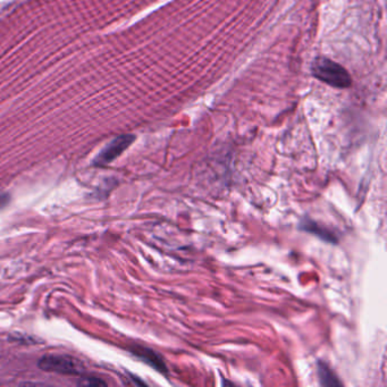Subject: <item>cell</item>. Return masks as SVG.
I'll return each mask as SVG.
<instances>
[{"label":"cell","instance_id":"cell-6","mask_svg":"<svg viewBox=\"0 0 387 387\" xmlns=\"http://www.w3.org/2000/svg\"><path fill=\"white\" fill-rule=\"evenodd\" d=\"M317 369H318V377H319L320 385L327 387H340L343 385L342 384V381L338 379L336 374L323 361L318 362Z\"/></svg>","mask_w":387,"mask_h":387},{"label":"cell","instance_id":"cell-4","mask_svg":"<svg viewBox=\"0 0 387 387\" xmlns=\"http://www.w3.org/2000/svg\"><path fill=\"white\" fill-rule=\"evenodd\" d=\"M129 350L137 358L141 359L150 367H153V369L157 370L158 373L165 376L168 375L167 366L165 364L164 359L162 355L153 351V349H149L146 346L134 345Z\"/></svg>","mask_w":387,"mask_h":387},{"label":"cell","instance_id":"cell-3","mask_svg":"<svg viewBox=\"0 0 387 387\" xmlns=\"http://www.w3.org/2000/svg\"><path fill=\"white\" fill-rule=\"evenodd\" d=\"M134 139V135L129 134L120 135L118 138L115 139L99 153V156L94 160V165L96 166H103V165L112 163L133 144Z\"/></svg>","mask_w":387,"mask_h":387},{"label":"cell","instance_id":"cell-7","mask_svg":"<svg viewBox=\"0 0 387 387\" xmlns=\"http://www.w3.org/2000/svg\"><path fill=\"white\" fill-rule=\"evenodd\" d=\"M79 385L81 386H106V381L98 377H84L79 381Z\"/></svg>","mask_w":387,"mask_h":387},{"label":"cell","instance_id":"cell-2","mask_svg":"<svg viewBox=\"0 0 387 387\" xmlns=\"http://www.w3.org/2000/svg\"><path fill=\"white\" fill-rule=\"evenodd\" d=\"M39 367L44 372L62 375H80L84 369V367L77 359L63 355H44L39 361Z\"/></svg>","mask_w":387,"mask_h":387},{"label":"cell","instance_id":"cell-1","mask_svg":"<svg viewBox=\"0 0 387 387\" xmlns=\"http://www.w3.org/2000/svg\"><path fill=\"white\" fill-rule=\"evenodd\" d=\"M312 74L317 79L334 88H349L352 83L351 77L345 68L325 57H319L315 61Z\"/></svg>","mask_w":387,"mask_h":387},{"label":"cell","instance_id":"cell-5","mask_svg":"<svg viewBox=\"0 0 387 387\" xmlns=\"http://www.w3.org/2000/svg\"><path fill=\"white\" fill-rule=\"evenodd\" d=\"M300 229L310 233V234L316 235V236L326 241V242H329V243L336 244L338 242V238L333 231L327 229L325 226L320 225L315 220H311L310 218L305 217L301 220Z\"/></svg>","mask_w":387,"mask_h":387}]
</instances>
